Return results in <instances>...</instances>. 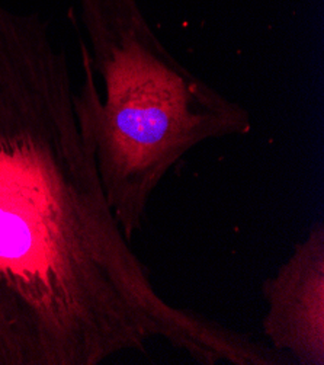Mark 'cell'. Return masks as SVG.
I'll list each match as a JSON object with an SVG mask.
<instances>
[{
	"instance_id": "cell-2",
	"label": "cell",
	"mask_w": 324,
	"mask_h": 365,
	"mask_svg": "<svg viewBox=\"0 0 324 365\" xmlns=\"http://www.w3.org/2000/svg\"><path fill=\"white\" fill-rule=\"evenodd\" d=\"M80 131L128 240L167 173L197 145L246 135L249 109L199 78L159 38L138 0H76Z\"/></svg>"
},
{
	"instance_id": "cell-3",
	"label": "cell",
	"mask_w": 324,
	"mask_h": 365,
	"mask_svg": "<svg viewBox=\"0 0 324 365\" xmlns=\"http://www.w3.org/2000/svg\"><path fill=\"white\" fill-rule=\"evenodd\" d=\"M262 331L271 348L300 365H324V226L317 223L262 284Z\"/></svg>"
},
{
	"instance_id": "cell-1",
	"label": "cell",
	"mask_w": 324,
	"mask_h": 365,
	"mask_svg": "<svg viewBox=\"0 0 324 365\" xmlns=\"http://www.w3.org/2000/svg\"><path fill=\"white\" fill-rule=\"evenodd\" d=\"M155 341L205 365L258 351L159 293L108 204L66 51L0 2V365H99Z\"/></svg>"
}]
</instances>
